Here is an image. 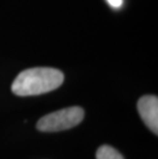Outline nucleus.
Here are the masks:
<instances>
[{
    "instance_id": "1",
    "label": "nucleus",
    "mask_w": 158,
    "mask_h": 159,
    "mask_svg": "<svg viewBox=\"0 0 158 159\" xmlns=\"http://www.w3.org/2000/svg\"><path fill=\"white\" fill-rule=\"evenodd\" d=\"M64 74L58 69L38 67L23 71L11 85L12 93L20 97L37 96L55 90L62 85Z\"/></svg>"
},
{
    "instance_id": "2",
    "label": "nucleus",
    "mask_w": 158,
    "mask_h": 159,
    "mask_svg": "<svg viewBox=\"0 0 158 159\" xmlns=\"http://www.w3.org/2000/svg\"><path fill=\"white\" fill-rule=\"evenodd\" d=\"M84 111L80 107H69L49 113L37 122V128L44 133L66 130L78 125L83 120Z\"/></svg>"
},
{
    "instance_id": "3",
    "label": "nucleus",
    "mask_w": 158,
    "mask_h": 159,
    "mask_svg": "<svg viewBox=\"0 0 158 159\" xmlns=\"http://www.w3.org/2000/svg\"><path fill=\"white\" fill-rule=\"evenodd\" d=\"M138 111L148 128L158 134V99L156 96H144L138 102Z\"/></svg>"
},
{
    "instance_id": "4",
    "label": "nucleus",
    "mask_w": 158,
    "mask_h": 159,
    "mask_svg": "<svg viewBox=\"0 0 158 159\" xmlns=\"http://www.w3.org/2000/svg\"><path fill=\"white\" fill-rule=\"evenodd\" d=\"M97 159H124L116 149L108 145H103L97 149L96 153Z\"/></svg>"
},
{
    "instance_id": "5",
    "label": "nucleus",
    "mask_w": 158,
    "mask_h": 159,
    "mask_svg": "<svg viewBox=\"0 0 158 159\" xmlns=\"http://www.w3.org/2000/svg\"><path fill=\"white\" fill-rule=\"evenodd\" d=\"M107 1H108V3L112 7H115V8L120 7L123 3V0H107Z\"/></svg>"
}]
</instances>
